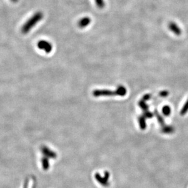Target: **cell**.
Returning <instances> with one entry per match:
<instances>
[{"instance_id": "6", "label": "cell", "mask_w": 188, "mask_h": 188, "mask_svg": "<svg viewBox=\"0 0 188 188\" xmlns=\"http://www.w3.org/2000/svg\"><path fill=\"white\" fill-rule=\"evenodd\" d=\"M95 3L99 9H103L105 6V2L104 0H95Z\"/></svg>"}, {"instance_id": "5", "label": "cell", "mask_w": 188, "mask_h": 188, "mask_svg": "<svg viewBox=\"0 0 188 188\" xmlns=\"http://www.w3.org/2000/svg\"><path fill=\"white\" fill-rule=\"evenodd\" d=\"M169 28L173 33H174L175 34H177V35H179L181 33V31H180L179 27L174 23H170Z\"/></svg>"}, {"instance_id": "4", "label": "cell", "mask_w": 188, "mask_h": 188, "mask_svg": "<svg viewBox=\"0 0 188 188\" xmlns=\"http://www.w3.org/2000/svg\"><path fill=\"white\" fill-rule=\"evenodd\" d=\"M91 22V20L89 17H84L79 20L78 23V25L80 28H84L87 27Z\"/></svg>"}, {"instance_id": "9", "label": "cell", "mask_w": 188, "mask_h": 188, "mask_svg": "<svg viewBox=\"0 0 188 188\" xmlns=\"http://www.w3.org/2000/svg\"><path fill=\"white\" fill-rule=\"evenodd\" d=\"M11 1L13 3H17L19 0H11Z\"/></svg>"}, {"instance_id": "7", "label": "cell", "mask_w": 188, "mask_h": 188, "mask_svg": "<svg viewBox=\"0 0 188 188\" xmlns=\"http://www.w3.org/2000/svg\"><path fill=\"white\" fill-rule=\"evenodd\" d=\"M139 125L141 128L142 130H144L146 127V124H145V119L143 117H140L139 119Z\"/></svg>"}, {"instance_id": "1", "label": "cell", "mask_w": 188, "mask_h": 188, "mask_svg": "<svg viewBox=\"0 0 188 188\" xmlns=\"http://www.w3.org/2000/svg\"><path fill=\"white\" fill-rule=\"evenodd\" d=\"M43 18V14L41 12L35 13L31 18H29L22 28L23 34H28L35 26L40 22Z\"/></svg>"}, {"instance_id": "3", "label": "cell", "mask_w": 188, "mask_h": 188, "mask_svg": "<svg viewBox=\"0 0 188 188\" xmlns=\"http://www.w3.org/2000/svg\"><path fill=\"white\" fill-rule=\"evenodd\" d=\"M38 48L40 50H43L47 53H50L52 50V45L50 42L46 40H40L38 42Z\"/></svg>"}, {"instance_id": "8", "label": "cell", "mask_w": 188, "mask_h": 188, "mask_svg": "<svg viewBox=\"0 0 188 188\" xmlns=\"http://www.w3.org/2000/svg\"><path fill=\"white\" fill-rule=\"evenodd\" d=\"M163 113H164L165 115H169L170 112V108H169L168 106H165V107H164V108H163Z\"/></svg>"}, {"instance_id": "2", "label": "cell", "mask_w": 188, "mask_h": 188, "mask_svg": "<svg viewBox=\"0 0 188 188\" xmlns=\"http://www.w3.org/2000/svg\"><path fill=\"white\" fill-rule=\"evenodd\" d=\"M126 93L125 88L123 86H120L115 92H112L108 90H96L93 92V95L95 97L100 96H111V95H120L124 96Z\"/></svg>"}]
</instances>
